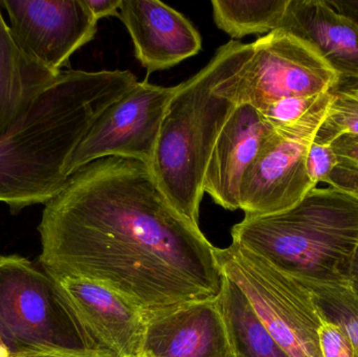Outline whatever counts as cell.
I'll use <instances>...</instances> for the list:
<instances>
[{"label": "cell", "mask_w": 358, "mask_h": 357, "mask_svg": "<svg viewBox=\"0 0 358 357\" xmlns=\"http://www.w3.org/2000/svg\"><path fill=\"white\" fill-rule=\"evenodd\" d=\"M277 29L309 44L343 79H358V24L324 0H288Z\"/></svg>", "instance_id": "9a60e30c"}, {"label": "cell", "mask_w": 358, "mask_h": 357, "mask_svg": "<svg viewBox=\"0 0 358 357\" xmlns=\"http://www.w3.org/2000/svg\"><path fill=\"white\" fill-rule=\"evenodd\" d=\"M96 21L109 16H119L123 0H84Z\"/></svg>", "instance_id": "484cf974"}, {"label": "cell", "mask_w": 358, "mask_h": 357, "mask_svg": "<svg viewBox=\"0 0 358 357\" xmlns=\"http://www.w3.org/2000/svg\"><path fill=\"white\" fill-rule=\"evenodd\" d=\"M325 119L313 143L330 145L345 136H358V88H336Z\"/></svg>", "instance_id": "44dd1931"}, {"label": "cell", "mask_w": 358, "mask_h": 357, "mask_svg": "<svg viewBox=\"0 0 358 357\" xmlns=\"http://www.w3.org/2000/svg\"><path fill=\"white\" fill-rule=\"evenodd\" d=\"M252 46L240 75L239 104L260 110L283 99L334 92L340 82L315 48L282 29L259 38Z\"/></svg>", "instance_id": "ba28073f"}, {"label": "cell", "mask_w": 358, "mask_h": 357, "mask_svg": "<svg viewBox=\"0 0 358 357\" xmlns=\"http://www.w3.org/2000/svg\"><path fill=\"white\" fill-rule=\"evenodd\" d=\"M330 145L340 163H350L358 167V136L345 134Z\"/></svg>", "instance_id": "d4e9b609"}, {"label": "cell", "mask_w": 358, "mask_h": 357, "mask_svg": "<svg viewBox=\"0 0 358 357\" xmlns=\"http://www.w3.org/2000/svg\"><path fill=\"white\" fill-rule=\"evenodd\" d=\"M119 17L148 75L171 68L201 50V36L191 21L159 0H123Z\"/></svg>", "instance_id": "7c38bea8"}, {"label": "cell", "mask_w": 358, "mask_h": 357, "mask_svg": "<svg viewBox=\"0 0 358 357\" xmlns=\"http://www.w3.org/2000/svg\"><path fill=\"white\" fill-rule=\"evenodd\" d=\"M87 330L117 357L142 354L148 316L115 291L83 279H56Z\"/></svg>", "instance_id": "5bb4252c"}, {"label": "cell", "mask_w": 358, "mask_h": 357, "mask_svg": "<svg viewBox=\"0 0 358 357\" xmlns=\"http://www.w3.org/2000/svg\"><path fill=\"white\" fill-rule=\"evenodd\" d=\"M338 13L352 19L358 24V0H327Z\"/></svg>", "instance_id": "83f0119b"}, {"label": "cell", "mask_w": 358, "mask_h": 357, "mask_svg": "<svg viewBox=\"0 0 358 357\" xmlns=\"http://www.w3.org/2000/svg\"><path fill=\"white\" fill-rule=\"evenodd\" d=\"M327 319L340 325L358 348V298L348 283L305 282Z\"/></svg>", "instance_id": "d6986e66"}, {"label": "cell", "mask_w": 358, "mask_h": 357, "mask_svg": "<svg viewBox=\"0 0 358 357\" xmlns=\"http://www.w3.org/2000/svg\"><path fill=\"white\" fill-rule=\"evenodd\" d=\"M143 352L151 357H236L217 300L148 316Z\"/></svg>", "instance_id": "4fadbf2b"}, {"label": "cell", "mask_w": 358, "mask_h": 357, "mask_svg": "<svg viewBox=\"0 0 358 357\" xmlns=\"http://www.w3.org/2000/svg\"><path fill=\"white\" fill-rule=\"evenodd\" d=\"M325 184L346 192L358 194V167L350 163H340L332 170Z\"/></svg>", "instance_id": "cb8c5ba5"}, {"label": "cell", "mask_w": 358, "mask_h": 357, "mask_svg": "<svg viewBox=\"0 0 358 357\" xmlns=\"http://www.w3.org/2000/svg\"><path fill=\"white\" fill-rule=\"evenodd\" d=\"M215 254L223 276L239 287L288 356L323 357L319 329L326 316L310 287L233 241Z\"/></svg>", "instance_id": "8992f818"}, {"label": "cell", "mask_w": 358, "mask_h": 357, "mask_svg": "<svg viewBox=\"0 0 358 357\" xmlns=\"http://www.w3.org/2000/svg\"><path fill=\"white\" fill-rule=\"evenodd\" d=\"M319 340L323 357H358V348L348 333L327 316L320 327Z\"/></svg>", "instance_id": "7402d4cb"}, {"label": "cell", "mask_w": 358, "mask_h": 357, "mask_svg": "<svg viewBox=\"0 0 358 357\" xmlns=\"http://www.w3.org/2000/svg\"><path fill=\"white\" fill-rule=\"evenodd\" d=\"M138 84L129 71L63 69L0 140V203L18 213L66 184V163L99 115Z\"/></svg>", "instance_id": "7a4b0ae2"}, {"label": "cell", "mask_w": 358, "mask_h": 357, "mask_svg": "<svg viewBox=\"0 0 358 357\" xmlns=\"http://www.w3.org/2000/svg\"><path fill=\"white\" fill-rule=\"evenodd\" d=\"M60 73L45 68L19 48L0 10V140Z\"/></svg>", "instance_id": "2e32d148"}, {"label": "cell", "mask_w": 358, "mask_h": 357, "mask_svg": "<svg viewBox=\"0 0 358 357\" xmlns=\"http://www.w3.org/2000/svg\"><path fill=\"white\" fill-rule=\"evenodd\" d=\"M273 132V126L258 109L245 103L238 105L208 159L203 192L223 209L239 210L244 175Z\"/></svg>", "instance_id": "8fae6325"}, {"label": "cell", "mask_w": 358, "mask_h": 357, "mask_svg": "<svg viewBox=\"0 0 358 357\" xmlns=\"http://www.w3.org/2000/svg\"><path fill=\"white\" fill-rule=\"evenodd\" d=\"M174 92L176 86L138 82L94 122L67 161V175L71 177L84 166L106 157L134 159L150 167Z\"/></svg>", "instance_id": "52a82bcc"}, {"label": "cell", "mask_w": 358, "mask_h": 357, "mask_svg": "<svg viewBox=\"0 0 358 357\" xmlns=\"http://www.w3.org/2000/svg\"><path fill=\"white\" fill-rule=\"evenodd\" d=\"M13 357H115L109 354H96V352L78 351H45L33 352V354H19Z\"/></svg>", "instance_id": "4316f807"}, {"label": "cell", "mask_w": 358, "mask_h": 357, "mask_svg": "<svg viewBox=\"0 0 358 357\" xmlns=\"http://www.w3.org/2000/svg\"><path fill=\"white\" fill-rule=\"evenodd\" d=\"M336 88H358V79H343L341 78Z\"/></svg>", "instance_id": "f546056e"}, {"label": "cell", "mask_w": 358, "mask_h": 357, "mask_svg": "<svg viewBox=\"0 0 358 357\" xmlns=\"http://www.w3.org/2000/svg\"><path fill=\"white\" fill-rule=\"evenodd\" d=\"M217 303L236 357H290L269 335L239 287L224 276Z\"/></svg>", "instance_id": "e0dca14e"}, {"label": "cell", "mask_w": 358, "mask_h": 357, "mask_svg": "<svg viewBox=\"0 0 358 357\" xmlns=\"http://www.w3.org/2000/svg\"><path fill=\"white\" fill-rule=\"evenodd\" d=\"M288 0H213V17L233 40L254 34H268L281 22Z\"/></svg>", "instance_id": "ac0fdd59"}, {"label": "cell", "mask_w": 358, "mask_h": 357, "mask_svg": "<svg viewBox=\"0 0 358 357\" xmlns=\"http://www.w3.org/2000/svg\"><path fill=\"white\" fill-rule=\"evenodd\" d=\"M231 239L300 281L348 283L358 247V194L315 187L286 211L244 217Z\"/></svg>", "instance_id": "277c9868"}, {"label": "cell", "mask_w": 358, "mask_h": 357, "mask_svg": "<svg viewBox=\"0 0 358 357\" xmlns=\"http://www.w3.org/2000/svg\"><path fill=\"white\" fill-rule=\"evenodd\" d=\"M0 339L13 356L78 351L117 357L84 326L58 281L19 256L0 257Z\"/></svg>", "instance_id": "5b68a950"}, {"label": "cell", "mask_w": 358, "mask_h": 357, "mask_svg": "<svg viewBox=\"0 0 358 357\" xmlns=\"http://www.w3.org/2000/svg\"><path fill=\"white\" fill-rule=\"evenodd\" d=\"M129 357H151V356H147V354H144V352H142V354H138V356H129Z\"/></svg>", "instance_id": "1f68e13d"}, {"label": "cell", "mask_w": 358, "mask_h": 357, "mask_svg": "<svg viewBox=\"0 0 358 357\" xmlns=\"http://www.w3.org/2000/svg\"><path fill=\"white\" fill-rule=\"evenodd\" d=\"M38 231L44 272L103 285L148 316L220 295L216 247L141 161L106 157L78 170Z\"/></svg>", "instance_id": "6da1fadb"}, {"label": "cell", "mask_w": 358, "mask_h": 357, "mask_svg": "<svg viewBox=\"0 0 358 357\" xmlns=\"http://www.w3.org/2000/svg\"><path fill=\"white\" fill-rule=\"evenodd\" d=\"M338 163V156L331 145L313 143L307 153L306 168L309 178L315 187L325 182L332 170Z\"/></svg>", "instance_id": "603a6c76"}, {"label": "cell", "mask_w": 358, "mask_h": 357, "mask_svg": "<svg viewBox=\"0 0 358 357\" xmlns=\"http://www.w3.org/2000/svg\"><path fill=\"white\" fill-rule=\"evenodd\" d=\"M0 6L19 48L56 73L96 34L98 21L84 0H1Z\"/></svg>", "instance_id": "9c48e42d"}, {"label": "cell", "mask_w": 358, "mask_h": 357, "mask_svg": "<svg viewBox=\"0 0 358 357\" xmlns=\"http://www.w3.org/2000/svg\"><path fill=\"white\" fill-rule=\"evenodd\" d=\"M252 43L231 40L210 62L176 86L150 166L153 177L179 213L198 226L208 159L239 105L238 86Z\"/></svg>", "instance_id": "3957f363"}, {"label": "cell", "mask_w": 358, "mask_h": 357, "mask_svg": "<svg viewBox=\"0 0 358 357\" xmlns=\"http://www.w3.org/2000/svg\"><path fill=\"white\" fill-rule=\"evenodd\" d=\"M332 99V92L315 96L283 99L263 107L259 111L273 129H288L327 112Z\"/></svg>", "instance_id": "ffe728a7"}, {"label": "cell", "mask_w": 358, "mask_h": 357, "mask_svg": "<svg viewBox=\"0 0 358 357\" xmlns=\"http://www.w3.org/2000/svg\"><path fill=\"white\" fill-rule=\"evenodd\" d=\"M348 285L351 291L358 298V247L351 263L348 274Z\"/></svg>", "instance_id": "f1b7e54d"}, {"label": "cell", "mask_w": 358, "mask_h": 357, "mask_svg": "<svg viewBox=\"0 0 358 357\" xmlns=\"http://www.w3.org/2000/svg\"><path fill=\"white\" fill-rule=\"evenodd\" d=\"M0 357H13L3 342L0 339Z\"/></svg>", "instance_id": "4dcf8cb0"}, {"label": "cell", "mask_w": 358, "mask_h": 357, "mask_svg": "<svg viewBox=\"0 0 358 357\" xmlns=\"http://www.w3.org/2000/svg\"><path fill=\"white\" fill-rule=\"evenodd\" d=\"M317 130H275L240 188V207L245 217L281 213L300 203L315 184L306 168L307 153Z\"/></svg>", "instance_id": "30bf717a"}]
</instances>
